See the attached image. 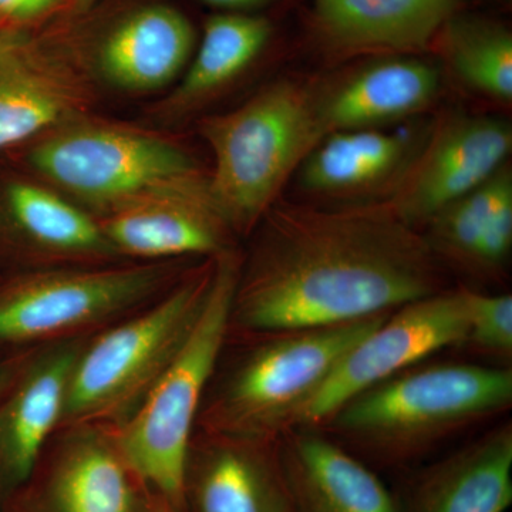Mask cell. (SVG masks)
Listing matches in <instances>:
<instances>
[{"mask_svg":"<svg viewBox=\"0 0 512 512\" xmlns=\"http://www.w3.org/2000/svg\"><path fill=\"white\" fill-rule=\"evenodd\" d=\"M261 221L239 271L231 329L266 335L339 325L441 291L426 238L386 202L320 208L278 200Z\"/></svg>","mask_w":512,"mask_h":512,"instance_id":"1","label":"cell"},{"mask_svg":"<svg viewBox=\"0 0 512 512\" xmlns=\"http://www.w3.org/2000/svg\"><path fill=\"white\" fill-rule=\"evenodd\" d=\"M511 403V369L473 363L413 366L356 394L322 426L328 424L377 463L393 466Z\"/></svg>","mask_w":512,"mask_h":512,"instance_id":"2","label":"cell"},{"mask_svg":"<svg viewBox=\"0 0 512 512\" xmlns=\"http://www.w3.org/2000/svg\"><path fill=\"white\" fill-rule=\"evenodd\" d=\"M241 265L231 248L215 255L210 291L183 346L146 399L114 429L128 466L153 493L181 512L188 450L231 330Z\"/></svg>","mask_w":512,"mask_h":512,"instance_id":"3","label":"cell"},{"mask_svg":"<svg viewBox=\"0 0 512 512\" xmlns=\"http://www.w3.org/2000/svg\"><path fill=\"white\" fill-rule=\"evenodd\" d=\"M201 134L214 154L208 192L215 210L229 231H251L323 140L315 86L278 80L238 109L202 120Z\"/></svg>","mask_w":512,"mask_h":512,"instance_id":"4","label":"cell"},{"mask_svg":"<svg viewBox=\"0 0 512 512\" xmlns=\"http://www.w3.org/2000/svg\"><path fill=\"white\" fill-rule=\"evenodd\" d=\"M214 258L156 301L87 338L70 376L60 427L101 424L117 429L134 413L200 315Z\"/></svg>","mask_w":512,"mask_h":512,"instance_id":"5","label":"cell"},{"mask_svg":"<svg viewBox=\"0 0 512 512\" xmlns=\"http://www.w3.org/2000/svg\"><path fill=\"white\" fill-rule=\"evenodd\" d=\"M70 121L40 140L29 161L100 218L148 201H211L208 177L167 138L106 121Z\"/></svg>","mask_w":512,"mask_h":512,"instance_id":"6","label":"cell"},{"mask_svg":"<svg viewBox=\"0 0 512 512\" xmlns=\"http://www.w3.org/2000/svg\"><path fill=\"white\" fill-rule=\"evenodd\" d=\"M390 312L262 335L205 394L197 426L202 433L276 443L342 357Z\"/></svg>","mask_w":512,"mask_h":512,"instance_id":"7","label":"cell"},{"mask_svg":"<svg viewBox=\"0 0 512 512\" xmlns=\"http://www.w3.org/2000/svg\"><path fill=\"white\" fill-rule=\"evenodd\" d=\"M175 276L168 261L16 276L0 286V352L93 335L156 301Z\"/></svg>","mask_w":512,"mask_h":512,"instance_id":"8","label":"cell"},{"mask_svg":"<svg viewBox=\"0 0 512 512\" xmlns=\"http://www.w3.org/2000/svg\"><path fill=\"white\" fill-rule=\"evenodd\" d=\"M467 289L440 291L390 312L342 357L313 393L291 429L322 426L342 404L450 346L464 345Z\"/></svg>","mask_w":512,"mask_h":512,"instance_id":"9","label":"cell"},{"mask_svg":"<svg viewBox=\"0 0 512 512\" xmlns=\"http://www.w3.org/2000/svg\"><path fill=\"white\" fill-rule=\"evenodd\" d=\"M151 490L128 466L113 427H60L0 512H150Z\"/></svg>","mask_w":512,"mask_h":512,"instance_id":"10","label":"cell"},{"mask_svg":"<svg viewBox=\"0 0 512 512\" xmlns=\"http://www.w3.org/2000/svg\"><path fill=\"white\" fill-rule=\"evenodd\" d=\"M512 130L505 120L454 113L431 127L386 204L416 228L480 187L507 164Z\"/></svg>","mask_w":512,"mask_h":512,"instance_id":"11","label":"cell"},{"mask_svg":"<svg viewBox=\"0 0 512 512\" xmlns=\"http://www.w3.org/2000/svg\"><path fill=\"white\" fill-rule=\"evenodd\" d=\"M89 336L26 350L0 394V500L29 477L59 430L74 363Z\"/></svg>","mask_w":512,"mask_h":512,"instance_id":"12","label":"cell"},{"mask_svg":"<svg viewBox=\"0 0 512 512\" xmlns=\"http://www.w3.org/2000/svg\"><path fill=\"white\" fill-rule=\"evenodd\" d=\"M83 79L26 26H0V150L76 116Z\"/></svg>","mask_w":512,"mask_h":512,"instance_id":"13","label":"cell"},{"mask_svg":"<svg viewBox=\"0 0 512 512\" xmlns=\"http://www.w3.org/2000/svg\"><path fill=\"white\" fill-rule=\"evenodd\" d=\"M183 512H296L278 441L194 434L185 463Z\"/></svg>","mask_w":512,"mask_h":512,"instance_id":"14","label":"cell"},{"mask_svg":"<svg viewBox=\"0 0 512 512\" xmlns=\"http://www.w3.org/2000/svg\"><path fill=\"white\" fill-rule=\"evenodd\" d=\"M440 70L416 55H394L315 86L323 138L336 131L382 128L416 116L436 100Z\"/></svg>","mask_w":512,"mask_h":512,"instance_id":"15","label":"cell"},{"mask_svg":"<svg viewBox=\"0 0 512 512\" xmlns=\"http://www.w3.org/2000/svg\"><path fill=\"white\" fill-rule=\"evenodd\" d=\"M463 0H313L320 39L338 55L426 52Z\"/></svg>","mask_w":512,"mask_h":512,"instance_id":"16","label":"cell"},{"mask_svg":"<svg viewBox=\"0 0 512 512\" xmlns=\"http://www.w3.org/2000/svg\"><path fill=\"white\" fill-rule=\"evenodd\" d=\"M278 457L296 512H400L375 471L336 441L298 427L279 437Z\"/></svg>","mask_w":512,"mask_h":512,"instance_id":"17","label":"cell"},{"mask_svg":"<svg viewBox=\"0 0 512 512\" xmlns=\"http://www.w3.org/2000/svg\"><path fill=\"white\" fill-rule=\"evenodd\" d=\"M426 136L383 128L336 131L299 165V181L312 194L343 200L370 198L382 190L392 194Z\"/></svg>","mask_w":512,"mask_h":512,"instance_id":"18","label":"cell"},{"mask_svg":"<svg viewBox=\"0 0 512 512\" xmlns=\"http://www.w3.org/2000/svg\"><path fill=\"white\" fill-rule=\"evenodd\" d=\"M511 504V424L421 471L399 501L400 512H505Z\"/></svg>","mask_w":512,"mask_h":512,"instance_id":"19","label":"cell"},{"mask_svg":"<svg viewBox=\"0 0 512 512\" xmlns=\"http://www.w3.org/2000/svg\"><path fill=\"white\" fill-rule=\"evenodd\" d=\"M194 43V29L180 10L144 6L107 33L97 62L114 86L127 92H151L168 86L183 72Z\"/></svg>","mask_w":512,"mask_h":512,"instance_id":"20","label":"cell"},{"mask_svg":"<svg viewBox=\"0 0 512 512\" xmlns=\"http://www.w3.org/2000/svg\"><path fill=\"white\" fill-rule=\"evenodd\" d=\"M97 220L117 254L147 262L228 249L229 228L211 201H148Z\"/></svg>","mask_w":512,"mask_h":512,"instance_id":"21","label":"cell"},{"mask_svg":"<svg viewBox=\"0 0 512 512\" xmlns=\"http://www.w3.org/2000/svg\"><path fill=\"white\" fill-rule=\"evenodd\" d=\"M271 35V23L261 16H212L205 23L197 55L161 113L175 117L200 107L251 66Z\"/></svg>","mask_w":512,"mask_h":512,"instance_id":"22","label":"cell"},{"mask_svg":"<svg viewBox=\"0 0 512 512\" xmlns=\"http://www.w3.org/2000/svg\"><path fill=\"white\" fill-rule=\"evenodd\" d=\"M10 224L39 254L64 259L119 258L96 217L55 192L12 183L5 194Z\"/></svg>","mask_w":512,"mask_h":512,"instance_id":"23","label":"cell"},{"mask_svg":"<svg viewBox=\"0 0 512 512\" xmlns=\"http://www.w3.org/2000/svg\"><path fill=\"white\" fill-rule=\"evenodd\" d=\"M444 57L458 79L490 99L512 100V36L490 20L457 13L439 33Z\"/></svg>","mask_w":512,"mask_h":512,"instance_id":"24","label":"cell"},{"mask_svg":"<svg viewBox=\"0 0 512 512\" xmlns=\"http://www.w3.org/2000/svg\"><path fill=\"white\" fill-rule=\"evenodd\" d=\"M512 201V174L507 164L480 187L437 212L427 224V245L436 256L470 268L478 241L495 214Z\"/></svg>","mask_w":512,"mask_h":512,"instance_id":"25","label":"cell"},{"mask_svg":"<svg viewBox=\"0 0 512 512\" xmlns=\"http://www.w3.org/2000/svg\"><path fill=\"white\" fill-rule=\"evenodd\" d=\"M467 308L466 343L494 356H511L512 296L483 295L467 289Z\"/></svg>","mask_w":512,"mask_h":512,"instance_id":"26","label":"cell"},{"mask_svg":"<svg viewBox=\"0 0 512 512\" xmlns=\"http://www.w3.org/2000/svg\"><path fill=\"white\" fill-rule=\"evenodd\" d=\"M64 0H0V26H26L49 15Z\"/></svg>","mask_w":512,"mask_h":512,"instance_id":"27","label":"cell"},{"mask_svg":"<svg viewBox=\"0 0 512 512\" xmlns=\"http://www.w3.org/2000/svg\"><path fill=\"white\" fill-rule=\"evenodd\" d=\"M28 349L15 350L13 355H0V394L3 393L5 387L8 386L9 380L15 375L20 360Z\"/></svg>","mask_w":512,"mask_h":512,"instance_id":"28","label":"cell"},{"mask_svg":"<svg viewBox=\"0 0 512 512\" xmlns=\"http://www.w3.org/2000/svg\"><path fill=\"white\" fill-rule=\"evenodd\" d=\"M202 2L217 6V8L239 10L258 8V6L266 5L272 0H202Z\"/></svg>","mask_w":512,"mask_h":512,"instance_id":"29","label":"cell"},{"mask_svg":"<svg viewBox=\"0 0 512 512\" xmlns=\"http://www.w3.org/2000/svg\"><path fill=\"white\" fill-rule=\"evenodd\" d=\"M150 512H181L170 501L151 491Z\"/></svg>","mask_w":512,"mask_h":512,"instance_id":"30","label":"cell"},{"mask_svg":"<svg viewBox=\"0 0 512 512\" xmlns=\"http://www.w3.org/2000/svg\"><path fill=\"white\" fill-rule=\"evenodd\" d=\"M96 2L97 0H72V8L76 13H86Z\"/></svg>","mask_w":512,"mask_h":512,"instance_id":"31","label":"cell"}]
</instances>
